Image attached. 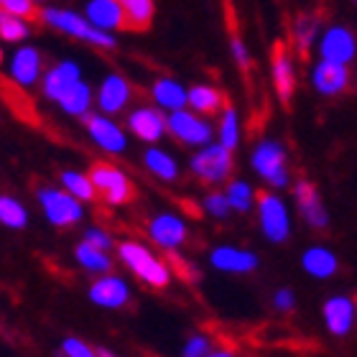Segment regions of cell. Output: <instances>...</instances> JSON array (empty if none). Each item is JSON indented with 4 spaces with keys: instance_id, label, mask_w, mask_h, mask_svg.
Wrapping results in <instances>:
<instances>
[{
    "instance_id": "26",
    "label": "cell",
    "mask_w": 357,
    "mask_h": 357,
    "mask_svg": "<svg viewBox=\"0 0 357 357\" xmlns=\"http://www.w3.org/2000/svg\"><path fill=\"white\" fill-rule=\"evenodd\" d=\"M186 107L194 112H199V115H204V118H215V115H220V110L225 107L222 89L215 87V84H209V82L189 84V102H186Z\"/></svg>"
},
{
    "instance_id": "35",
    "label": "cell",
    "mask_w": 357,
    "mask_h": 357,
    "mask_svg": "<svg viewBox=\"0 0 357 357\" xmlns=\"http://www.w3.org/2000/svg\"><path fill=\"white\" fill-rule=\"evenodd\" d=\"M317 33H319V15L301 13L294 21V44H296V49L301 54H309Z\"/></svg>"
},
{
    "instance_id": "31",
    "label": "cell",
    "mask_w": 357,
    "mask_h": 357,
    "mask_svg": "<svg viewBox=\"0 0 357 357\" xmlns=\"http://www.w3.org/2000/svg\"><path fill=\"white\" fill-rule=\"evenodd\" d=\"M222 192H225V197H227V202H230L232 215H248V212L255 207V202H258V192H255L253 184L245 181V178L232 176L230 181L225 184Z\"/></svg>"
},
{
    "instance_id": "4",
    "label": "cell",
    "mask_w": 357,
    "mask_h": 357,
    "mask_svg": "<svg viewBox=\"0 0 357 357\" xmlns=\"http://www.w3.org/2000/svg\"><path fill=\"white\" fill-rule=\"evenodd\" d=\"M36 202L44 220L56 230H72L77 225H82L87 209L84 202L75 199L69 192H64L59 184H44L36 189Z\"/></svg>"
},
{
    "instance_id": "14",
    "label": "cell",
    "mask_w": 357,
    "mask_h": 357,
    "mask_svg": "<svg viewBox=\"0 0 357 357\" xmlns=\"http://www.w3.org/2000/svg\"><path fill=\"white\" fill-rule=\"evenodd\" d=\"M89 304L105 312H120L133 301V289L130 281L120 273H105L95 275V281L87 286Z\"/></svg>"
},
{
    "instance_id": "19",
    "label": "cell",
    "mask_w": 357,
    "mask_h": 357,
    "mask_svg": "<svg viewBox=\"0 0 357 357\" xmlns=\"http://www.w3.org/2000/svg\"><path fill=\"white\" fill-rule=\"evenodd\" d=\"M82 13L87 15V21L95 29L105 31V33H115L128 31V15L120 8L118 0H87L82 8Z\"/></svg>"
},
{
    "instance_id": "28",
    "label": "cell",
    "mask_w": 357,
    "mask_h": 357,
    "mask_svg": "<svg viewBox=\"0 0 357 357\" xmlns=\"http://www.w3.org/2000/svg\"><path fill=\"white\" fill-rule=\"evenodd\" d=\"M215 141L222 143L225 149L238 151L240 141H243V126H240V112L232 105H225L220 115H217L215 126Z\"/></svg>"
},
{
    "instance_id": "21",
    "label": "cell",
    "mask_w": 357,
    "mask_h": 357,
    "mask_svg": "<svg viewBox=\"0 0 357 357\" xmlns=\"http://www.w3.org/2000/svg\"><path fill=\"white\" fill-rule=\"evenodd\" d=\"M357 52V44H355V36H352L350 29H344V26H332L321 33V41H319V56L324 61H335V64H347L352 61Z\"/></svg>"
},
{
    "instance_id": "48",
    "label": "cell",
    "mask_w": 357,
    "mask_h": 357,
    "mask_svg": "<svg viewBox=\"0 0 357 357\" xmlns=\"http://www.w3.org/2000/svg\"><path fill=\"white\" fill-rule=\"evenodd\" d=\"M0 8H3V0H0Z\"/></svg>"
},
{
    "instance_id": "27",
    "label": "cell",
    "mask_w": 357,
    "mask_h": 357,
    "mask_svg": "<svg viewBox=\"0 0 357 357\" xmlns=\"http://www.w3.org/2000/svg\"><path fill=\"white\" fill-rule=\"evenodd\" d=\"M56 107H59V110L64 112L67 118L84 120L89 112L95 110V87H92L87 79L77 82L75 87L69 89L67 95H64L59 102H56Z\"/></svg>"
},
{
    "instance_id": "15",
    "label": "cell",
    "mask_w": 357,
    "mask_h": 357,
    "mask_svg": "<svg viewBox=\"0 0 357 357\" xmlns=\"http://www.w3.org/2000/svg\"><path fill=\"white\" fill-rule=\"evenodd\" d=\"M84 79V69L77 59H56L54 64H49L41 77V84H38V92L46 102H59L61 97L67 95L69 89L75 87L77 82Z\"/></svg>"
},
{
    "instance_id": "47",
    "label": "cell",
    "mask_w": 357,
    "mask_h": 357,
    "mask_svg": "<svg viewBox=\"0 0 357 357\" xmlns=\"http://www.w3.org/2000/svg\"><path fill=\"white\" fill-rule=\"evenodd\" d=\"M355 314H357V298H355Z\"/></svg>"
},
{
    "instance_id": "8",
    "label": "cell",
    "mask_w": 357,
    "mask_h": 357,
    "mask_svg": "<svg viewBox=\"0 0 357 357\" xmlns=\"http://www.w3.org/2000/svg\"><path fill=\"white\" fill-rule=\"evenodd\" d=\"M146 238L161 253L176 255L189 243V222L184 215H178L174 209H161L156 215H151V220L146 222Z\"/></svg>"
},
{
    "instance_id": "7",
    "label": "cell",
    "mask_w": 357,
    "mask_h": 357,
    "mask_svg": "<svg viewBox=\"0 0 357 357\" xmlns=\"http://www.w3.org/2000/svg\"><path fill=\"white\" fill-rule=\"evenodd\" d=\"M82 128H84V133H87L89 143H92L100 153H105V156H123V153H128L130 135H128L126 126L118 123L112 115L92 110L87 118L82 120Z\"/></svg>"
},
{
    "instance_id": "33",
    "label": "cell",
    "mask_w": 357,
    "mask_h": 357,
    "mask_svg": "<svg viewBox=\"0 0 357 357\" xmlns=\"http://www.w3.org/2000/svg\"><path fill=\"white\" fill-rule=\"evenodd\" d=\"M128 15V31H146L156 18V0H118Z\"/></svg>"
},
{
    "instance_id": "1",
    "label": "cell",
    "mask_w": 357,
    "mask_h": 357,
    "mask_svg": "<svg viewBox=\"0 0 357 357\" xmlns=\"http://www.w3.org/2000/svg\"><path fill=\"white\" fill-rule=\"evenodd\" d=\"M115 261L133 275L135 281L143 283L146 289L164 291L169 289L176 278L174 266L158 253L151 243H143L138 238H123L115 245Z\"/></svg>"
},
{
    "instance_id": "10",
    "label": "cell",
    "mask_w": 357,
    "mask_h": 357,
    "mask_svg": "<svg viewBox=\"0 0 357 357\" xmlns=\"http://www.w3.org/2000/svg\"><path fill=\"white\" fill-rule=\"evenodd\" d=\"M46 72L44 52L33 44L15 46L13 54L6 59V77L8 82L18 89H33L41 84V77Z\"/></svg>"
},
{
    "instance_id": "29",
    "label": "cell",
    "mask_w": 357,
    "mask_h": 357,
    "mask_svg": "<svg viewBox=\"0 0 357 357\" xmlns=\"http://www.w3.org/2000/svg\"><path fill=\"white\" fill-rule=\"evenodd\" d=\"M59 186L64 192L72 194L75 199L84 202V204L97 202V189H95V184H92L89 172H82V169H61Z\"/></svg>"
},
{
    "instance_id": "3",
    "label": "cell",
    "mask_w": 357,
    "mask_h": 357,
    "mask_svg": "<svg viewBox=\"0 0 357 357\" xmlns=\"http://www.w3.org/2000/svg\"><path fill=\"white\" fill-rule=\"evenodd\" d=\"M186 169H189V174L199 184L209 186V189L222 186L235 174V151L225 149L222 143L212 141L207 146H202V149H194Z\"/></svg>"
},
{
    "instance_id": "25",
    "label": "cell",
    "mask_w": 357,
    "mask_h": 357,
    "mask_svg": "<svg viewBox=\"0 0 357 357\" xmlns=\"http://www.w3.org/2000/svg\"><path fill=\"white\" fill-rule=\"evenodd\" d=\"M324 324L335 337H344L352 329L355 321V304L350 296H332L324 301Z\"/></svg>"
},
{
    "instance_id": "18",
    "label": "cell",
    "mask_w": 357,
    "mask_h": 357,
    "mask_svg": "<svg viewBox=\"0 0 357 357\" xmlns=\"http://www.w3.org/2000/svg\"><path fill=\"white\" fill-rule=\"evenodd\" d=\"M151 105H156L158 110H164L166 115L176 110H184L186 102H189V87H186L181 79L172 75L156 77L149 87Z\"/></svg>"
},
{
    "instance_id": "24",
    "label": "cell",
    "mask_w": 357,
    "mask_h": 357,
    "mask_svg": "<svg viewBox=\"0 0 357 357\" xmlns=\"http://www.w3.org/2000/svg\"><path fill=\"white\" fill-rule=\"evenodd\" d=\"M72 255H75L77 266L82 268L84 273L92 275V278H95V275L112 273V268H115V253L102 250V248L89 245V243H84V240L77 243L75 250H72Z\"/></svg>"
},
{
    "instance_id": "23",
    "label": "cell",
    "mask_w": 357,
    "mask_h": 357,
    "mask_svg": "<svg viewBox=\"0 0 357 357\" xmlns=\"http://www.w3.org/2000/svg\"><path fill=\"white\" fill-rule=\"evenodd\" d=\"M312 84L324 97L342 95L344 89H347V84H350L347 64H335V61L319 59L312 69Z\"/></svg>"
},
{
    "instance_id": "13",
    "label": "cell",
    "mask_w": 357,
    "mask_h": 357,
    "mask_svg": "<svg viewBox=\"0 0 357 357\" xmlns=\"http://www.w3.org/2000/svg\"><path fill=\"white\" fill-rule=\"evenodd\" d=\"M135 89L126 75L120 72H107L95 87V110L105 112V115H126L133 107Z\"/></svg>"
},
{
    "instance_id": "42",
    "label": "cell",
    "mask_w": 357,
    "mask_h": 357,
    "mask_svg": "<svg viewBox=\"0 0 357 357\" xmlns=\"http://www.w3.org/2000/svg\"><path fill=\"white\" fill-rule=\"evenodd\" d=\"M294 306H296V294H294V289H278L273 294V309L281 314H289L294 312Z\"/></svg>"
},
{
    "instance_id": "36",
    "label": "cell",
    "mask_w": 357,
    "mask_h": 357,
    "mask_svg": "<svg viewBox=\"0 0 357 357\" xmlns=\"http://www.w3.org/2000/svg\"><path fill=\"white\" fill-rule=\"evenodd\" d=\"M202 212L209 217V220H215V222H225V220H230L232 215V207L227 197H225L222 189H209L199 202Z\"/></svg>"
},
{
    "instance_id": "5",
    "label": "cell",
    "mask_w": 357,
    "mask_h": 357,
    "mask_svg": "<svg viewBox=\"0 0 357 357\" xmlns=\"http://www.w3.org/2000/svg\"><path fill=\"white\" fill-rule=\"evenodd\" d=\"M89 176L97 189V199L107 207H128L135 199V184L123 166L112 161H97L89 166Z\"/></svg>"
},
{
    "instance_id": "2",
    "label": "cell",
    "mask_w": 357,
    "mask_h": 357,
    "mask_svg": "<svg viewBox=\"0 0 357 357\" xmlns=\"http://www.w3.org/2000/svg\"><path fill=\"white\" fill-rule=\"evenodd\" d=\"M38 21L44 23L46 29L56 31L61 36L75 38L79 44L92 46L97 52H115L118 49V36L115 33H105V31L95 29L87 21V15L72 8H59V6H46L38 10Z\"/></svg>"
},
{
    "instance_id": "9",
    "label": "cell",
    "mask_w": 357,
    "mask_h": 357,
    "mask_svg": "<svg viewBox=\"0 0 357 357\" xmlns=\"http://www.w3.org/2000/svg\"><path fill=\"white\" fill-rule=\"evenodd\" d=\"M166 130H169V138H174L176 143H181V146L192 151L215 141V123H212V118H204V115L189 110V107L169 112L166 115Z\"/></svg>"
},
{
    "instance_id": "43",
    "label": "cell",
    "mask_w": 357,
    "mask_h": 357,
    "mask_svg": "<svg viewBox=\"0 0 357 357\" xmlns=\"http://www.w3.org/2000/svg\"><path fill=\"white\" fill-rule=\"evenodd\" d=\"M204 357H238V355H235V350H230V347H215V350Z\"/></svg>"
},
{
    "instance_id": "44",
    "label": "cell",
    "mask_w": 357,
    "mask_h": 357,
    "mask_svg": "<svg viewBox=\"0 0 357 357\" xmlns=\"http://www.w3.org/2000/svg\"><path fill=\"white\" fill-rule=\"evenodd\" d=\"M97 352H100V357H123L115 350H110V347H97Z\"/></svg>"
},
{
    "instance_id": "32",
    "label": "cell",
    "mask_w": 357,
    "mask_h": 357,
    "mask_svg": "<svg viewBox=\"0 0 357 357\" xmlns=\"http://www.w3.org/2000/svg\"><path fill=\"white\" fill-rule=\"evenodd\" d=\"M0 225L6 230L21 232L31 225V212L21 199H15L10 194H0Z\"/></svg>"
},
{
    "instance_id": "12",
    "label": "cell",
    "mask_w": 357,
    "mask_h": 357,
    "mask_svg": "<svg viewBox=\"0 0 357 357\" xmlns=\"http://www.w3.org/2000/svg\"><path fill=\"white\" fill-rule=\"evenodd\" d=\"M126 130L133 141L143 146H158L164 141L169 130H166V112L158 110L156 105H133L126 112Z\"/></svg>"
},
{
    "instance_id": "40",
    "label": "cell",
    "mask_w": 357,
    "mask_h": 357,
    "mask_svg": "<svg viewBox=\"0 0 357 357\" xmlns=\"http://www.w3.org/2000/svg\"><path fill=\"white\" fill-rule=\"evenodd\" d=\"M3 10L10 15H18L23 21H33V18H38L41 8L33 0H3Z\"/></svg>"
},
{
    "instance_id": "22",
    "label": "cell",
    "mask_w": 357,
    "mask_h": 357,
    "mask_svg": "<svg viewBox=\"0 0 357 357\" xmlns=\"http://www.w3.org/2000/svg\"><path fill=\"white\" fill-rule=\"evenodd\" d=\"M141 164L143 169L151 174V176L161 181V184H174L181 174V164H178V158L174 156L172 151L164 149L161 143L158 146H146L141 156Z\"/></svg>"
},
{
    "instance_id": "34",
    "label": "cell",
    "mask_w": 357,
    "mask_h": 357,
    "mask_svg": "<svg viewBox=\"0 0 357 357\" xmlns=\"http://www.w3.org/2000/svg\"><path fill=\"white\" fill-rule=\"evenodd\" d=\"M31 38V21H23L18 15H10L0 8V41L3 44L21 46Z\"/></svg>"
},
{
    "instance_id": "38",
    "label": "cell",
    "mask_w": 357,
    "mask_h": 357,
    "mask_svg": "<svg viewBox=\"0 0 357 357\" xmlns=\"http://www.w3.org/2000/svg\"><path fill=\"white\" fill-rule=\"evenodd\" d=\"M56 357H100V352H97L95 344H89L82 337L69 335L59 342Z\"/></svg>"
},
{
    "instance_id": "39",
    "label": "cell",
    "mask_w": 357,
    "mask_h": 357,
    "mask_svg": "<svg viewBox=\"0 0 357 357\" xmlns=\"http://www.w3.org/2000/svg\"><path fill=\"white\" fill-rule=\"evenodd\" d=\"M82 240L89 243V245L110 250V253H115V245H118V238H115L107 227H102V225H87L82 230Z\"/></svg>"
},
{
    "instance_id": "17",
    "label": "cell",
    "mask_w": 357,
    "mask_h": 357,
    "mask_svg": "<svg viewBox=\"0 0 357 357\" xmlns=\"http://www.w3.org/2000/svg\"><path fill=\"white\" fill-rule=\"evenodd\" d=\"M294 199H296L298 215L304 217V222L312 230H324L329 225L327 207H324V202H321L319 192H317V186L312 181L298 178L296 184H294Z\"/></svg>"
},
{
    "instance_id": "37",
    "label": "cell",
    "mask_w": 357,
    "mask_h": 357,
    "mask_svg": "<svg viewBox=\"0 0 357 357\" xmlns=\"http://www.w3.org/2000/svg\"><path fill=\"white\" fill-rule=\"evenodd\" d=\"M215 350V340L207 332H192L186 337L184 344H181V352L178 357H204Z\"/></svg>"
},
{
    "instance_id": "20",
    "label": "cell",
    "mask_w": 357,
    "mask_h": 357,
    "mask_svg": "<svg viewBox=\"0 0 357 357\" xmlns=\"http://www.w3.org/2000/svg\"><path fill=\"white\" fill-rule=\"evenodd\" d=\"M271 77H273V89L283 105L291 102V97L296 92V69L291 52L283 44L273 46V56H271Z\"/></svg>"
},
{
    "instance_id": "46",
    "label": "cell",
    "mask_w": 357,
    "mask_h": 357,
    "mask_svg": "<svg viewBox=\"0 0 357 357\" xmlns=\"http://www.w3.org/2000/svg\"><path fill=\"white\" fill-rule=\"evenodd\" d=\"M33 3H46V0H33Z\"/></svg>"
},
{
    "instance_id": "41",
    "label": "cell",
    "mask_w": 357,
    "mask_h": 357,
    "mask_svg": "<svg viewBox=\"0 0 357 357\" xmlns=\"http://www.w3.org/2000/svg\"><path fill=\"white\" fill-rule=\"evenodd\" d=\"M230 54H232V59H235V64H238L243 72H248L250 69V49H248V44L243 41V36H235L230 38Z\"/></svg>"
},
{
    "instance_id": "11",
    "label": "cell",
    "mask_w": 357,
    "mask_h": 357,
    "mask_svg": "<svg viewBox=\"0 0 357 357\" xmlns=\"http://www.w3.org/2000/svg\"><path fill=\"white\" fill-rule=\"evenodd\" d=\"M255 212H258V227H261L263 238L268 243H286L291 235V212L286 202L273 192H261L255 202Z\"/></svg>"
},
{
    "instance_id": "30",
    "label": "cell",
    "mask_w": 357,
    "mask_h": 357,
    "mask_svg": "<svg viewBox=\"0 0 357 357\" xmlns=\"http://www.w3.org/2000/svg\"><path fill=\"white\" fill-rule=\"evenodd\" d=\"M301 268H304L309 275H314V278H329V275L337 273L340 263H337V255L332 253V250H327V248H321V245H314L301 255Z\"/></svg>"
},
{
    "instance_id": "6",
    "label": "cell",
    "mask_w": 357,
    "mask_h": 357,
    "mask_svg": "<svg viewBox=\"0 0 357 357\" xmlns=\"http://www.w3.org/2000/svg\"><path fill=\"white\" fill-rule=\"evenodd\" d=\"M250 169L263 184L273 189H286L289 186V153L281 141L275 138H261L250 151Z\"/></svg>"
},
{
    "instance_id": "45",
    "label": "cell",
    "mask_w": 357,
    "mask_h": 357,
    "mask_svg": "<svg viewBox=\"0 0 357 357\" xmlns=\"http://www.w3.org/2000/svg\"><path fill=\"white\" fill-rule=\"evenodd\" d=\"M6 64V52H3V41H0V67Z\"/></svg>"
},
{
    "instance_id": "16",
    "label": "cell",
    "mask_w": 357,
    "mask_h": 357,
    "mask_svg": "<svg viewBox=\"0 0 357 357\" xmlns=\"http://www.w3.org/2000/svg\"><path fill=\"white\" fill-rule=\"evenodd\" d=\"M209 268H215L220 273L227 275H250L258 271L261 266V258L258 253H253L250 248H240V245H215L207 253Z\"/></svg>"
}]
</instances>
